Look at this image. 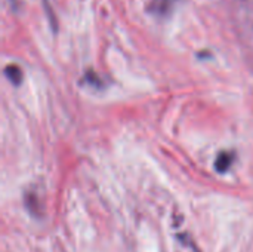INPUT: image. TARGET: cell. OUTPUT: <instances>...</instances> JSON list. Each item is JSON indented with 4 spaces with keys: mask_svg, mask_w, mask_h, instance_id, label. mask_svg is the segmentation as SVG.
Here are the masks:
<instances>
[{
    "mask_svg": "<svg viewBox=\"0 0 253 252\" xmlns=\"http://www.w3.org/2000/svg\"><path fill=\"white\" fill-rule=\"evenodd\" d=\"M43 3H44V6H46V12H47V15H49L50 24H52V27L55 28V18H53V12H52V9H50V6H49V0H43Z\"/></svg>",
    "mask_w": 253,
    "mask_h": 252,
    "instance_id": "3957f363",
    "label": "cell"
},
{
    "mask_svg": "<svg viewBox=\"0 0 253 252\" xmlns=\"http://www.w3.org/2000/svg\"><path fill=\"white\" fill-rule=\"evenodd\" d=\"M4 74H6V77H7L13 85H19L21 80H22V73H21V70H19L16 65H7V67L4 68Z\"/></svg>",
    "mask_w": 253,
    "mask_h": 252,
    "instance_id": "7a4b0ae2",
    "label": "cell"
},
{
    "mask_svg": "<svg viewBox=\"0 0 253 252\" xmlns=\"http://www.w3.org/2000/svg\"><path fill=\"white\" fill-rule=\"evenodd\" d=\"M233 160H234V154L233 153H221L216 160H215V169L218 172H225L230 169V166L233 165Z\"/></svg>",
    "mask_w": 253,
    "mask_h": 252,
    "instance_id": "6da1fadb",
    "label": "cell"
}]
</instances>
